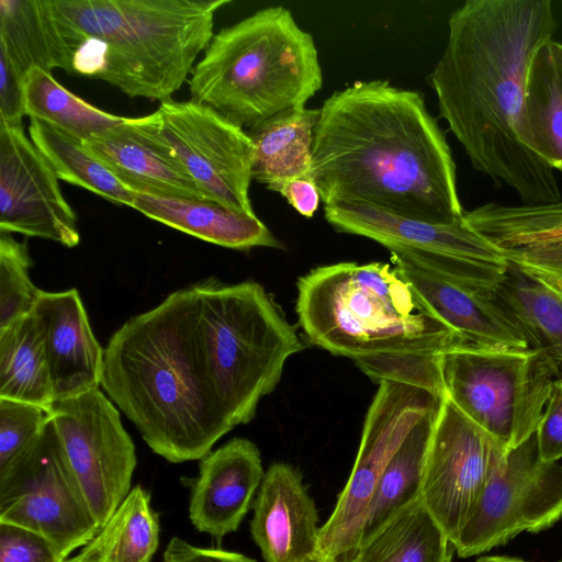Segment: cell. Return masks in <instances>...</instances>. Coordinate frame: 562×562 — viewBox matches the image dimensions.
Here are the masks:
<instances>
[{
  "mask_svg": "<svg viewBox=\"0 0 562 562\" xmlns=\"http://www.w3.org/2000/svg\"><path fill=\"white\" fill-rule=\"evenodd\" d=\"M555 30L550 0H468L450 14L446 47L428 77L472 167L525 205L562 200L554 169L526 146L522 120L530 64Z\"/></svg>",
  "mask_w": 562,
  "mask_h": 562,
  "instance_id": "6da1fadb",
  "label": "cell"
},
{
  "mask_svg": "<svg viewBox=\"0 0 562 562\" xmlns=\"http://www.w3.org/2000/svg\"><path fill=\"white\" fill-rule=\"evenodd\" d=\"M319 111L311 177L324 205L367 204L440 224L463 218L450 146L420 92L360 80Z\"/></svg>",
  "mask_w": 562,
  "mask_h": 562,
  "instance_id": "7a4b0ae2",
  "label": "cell"
},
{
  "mask_svg": "<svg viewBox=\"0 0 562 562\" xmlns=\"http://www.w3.org/2000/svg\"><path fill=\"white\" fill-rule=\"evenodd\" d=\"M189 286L127 319L104 348L101 387L171 463L201 460L227 432L198 366Z\"/></svg>",
  "mask_w": 562,
  "mask_h": 562,
  "instance_id": "3957f363",
  "label": "cell"
},
{
  "mask_svg": "<svg viewBox=\"0 0 562 562\" xmlns=\"http://www.w3.org/2000/svg\"><path fill=\"white\" fill-rule=\"evenodd\" d=\"M296 314L312 345L356 366L398 357H441L467 346L436 317L393 265L337 262L297 280Z\"/></svg>",
  "mask_w": 562,
  "mask_h": 562,
  "instance_id": "277c9868",
  "label": "cell"
},
{
  "mask_svg": "<svg viewBox=\"0 0 562 562\" xmlns=\"http://www.w3.org/2000/svg\"><path fill=\"white\" fill-rule=\"evenodd\" d=\"M189 289L190 336L198 366L231 431L255 417L260 400L280 382L288 359L304 346L258 282L224 283L211 277Z\"/></svg>",
  "mask_w": 562,
  "mask_h": 562,
  "instance_id": "5b68a950",
  "label": "cell"
},
{
  "mask_svg": "<svg viewBox=\"0 0 562 562\" xmlns=\"http://www.w3.org/2000/svg\"><path fill=\"white\" fill-rule=\"evenodd\" d=\"M322 87L314 37L282 5L214 34L189 79L191 100L246 130L305 108Z\"/></svg>",
  "mask_w": 562,
  "mask_h": 562,
  "instance_id": "8992f818",
  "label": "cell"
},
{
  "mask_svg": "<svg viewBox=\"0 0 562 562\" xmlns=\"http://www.w3.org/2000/svg\"><path fill=\"white\" fill-rule=\"evenodd\" d=\"M85 40L106 47L98 77L130 98L165 101L191 76L231 0H50Z\"/></svg>",
  "mask_w": 562,
  "mask_h": 562,
  "instance_id": "52a82bcc",
  "label": "cell"
},
{
  "mask_svg": "<svg viewBox=\"0 0 562 562\" xmlns=\"http://www.w3.org/2000/svg\"><path fill=\"white\" fill-rule=\"evenodd\" d=\"M446 395L508 453L535 435L562 369L535 348H454L440 359Z\"/></svg>",
  "mask_w": 562,
  "mask_h": 562,
  "instance_id": "ba28073f",
  "label": "cell"
},
{
  "mask_svg": "<svg viewBox=\"0 0 562 562\" xmlns=\"http://www.w3.org/2000/svg\"><path fill=\"white\" fill-rule=\"evenodd\" d=\"M0 524L45 538L64 561L100 529L52 416L35 440L0 470Z\"/></svg>",
  "mask_w": 562,
  "mask_h": 562,
  "instance_id": "9c48e42d",
  "label": "cell"
},
{
  "mask_svg": "<svg viewBox=\"0 0 562 562\" xmlns=\"http://www.w3.org/2000/svg\"><path fill=\"white\" fill-rule=\"evenodd\" d=\"M368 408L358 454L336 506L321 527L318 554L334 562H352L375 486L386 464L408 434L443 396L418 384L382 380Z\"/></svg>",
  "mask_w": 562,
  "mask_h": 562,
  "instance_id": "30bf717a",
  "label": "cell"
},
{
  "mask_svg": "<svg viewBox=\"0 0 562 562\" xmlns=\"http://www.w3.org/2000/svg\"><path fill=\"white\" fill-rule=\"evenodd\" d=\"M338 233L372 239L440 276L480 292L505 277L509 261L463 218L448 224L403 217L367 204L324 205Z\"/></svg>",
  "mask_w": 562,
  "mask_h": 562,
  "instance_id": "8fae6325",
  "label": "cell"
},
{
  "mask_svg": "<svg viewBox=\"0 0 562 562\" xmlns=\"http://www.w3.org/2000/svg\"><path fill=\"white\" fill-rule=\"evenodd\" d=\"M562 519V462L540 459L536 435L510 450L486 484L453 548L460 558L485 553L521 532Z\"/></svg>",
  "mask_w": 562,
  "mask_h": 562,
  "instance_id": "7c38bea8",
  "label": "cell"
},
{
  "mask_svg": "<svg viewBox=\"0 0 562 562\" xmlns=\"http://www.w3.org/2000/svg\"><path fill=\"white\" fill-rule=\"evenodd\" d=\"M158 135L209 201L256 215L249 198L255 145L247 131L193 100L160 102Z\"/></svg>",
  "mask_w": 562,
  "mask_h": 562,
  "instance_id": "4fadbf2b",
  "label": "cell"
},
{
  "mask_svg": "<svg viewBox=\"0 0 562 562\" xmlns=\"http://www.w3.org/2000/svg\"><path fill=\"white\" fill-rule=\"evenodd\" d=\"M50 416L69 467L101 528L132 490L135 445L100 389L56 402Z\"/></svg>",
  "mask_w": 562,
  "mask_h": 562,
  "instance_id": "5bb4252c",
  "label": "cell"
},
{
  "mask_svg": "<svg viewBox=\"0 0 562 562\" xmlns=\"http://www.w3.org/2000/svg\"><path fill=\"white\" fill-rule=\"evenodd\" d=\"M506 454L443 396L426 457L420 498L452 544Z\"/></svg>",
  "mask_w": 562,
  "mask_h": 562,
  "instance_id": "9a60e30c",
  "label": "cell"
},
{
  "mask_svg": "<svg viewBox=\"0 0 562 562\" xmlns=\"http://www.w3.org/2000/svg\"><path fill=\"white\" fill-rule=\"evenodd\" d=\"M58 180L22 125L0 123V231L77 246V216Z\"/></svg>",
  "mask_w": 562,
  "mask_h": 562,
  "instance_id": "2e32d148",
  "label": "cell"
},
{
  "mask_svg": "<svg viewBox=\"0 0 562 562\" xmlns=\"http://www.w3.org/2000/svg\"><path fill=\"white\" fill-rule=\"evenodd\" d=\"M82 145L134 194L209 201L158 135L153 113L126 117Z\"/></svg>",
  "mask_w": 562,
  "mask_h": 562,
  "instance_id": "e0dca14e",
  "label": "cell"
},
{
  "mask_svg": "<svg viewBox=\"0 0 562 562\" xmlns=\"http://www.w3.org/2000/svg\"><path fill=\"white\" fill-rule=\"evenodd\" d=\"M258 447L236 437L200 460L189 502L193 527L221 539L236 531L263 480Z\"/></svg>",
  "mask_w": 562,
  "mask_h": 562,
  "instance_id": "ac0fdd59",
  "label": "cell"
},
{
  "mask_svg": "<svg viewBox=\"0 0 562 562\" xmlns=\"http://www.w3.org/2000/svg\"><path fill=\"white\" fill-rule=\"evenodd\" d=\"M318 516L301 473L277 462L269 467L254 502L251 537L266 562H301L318 554Z\"/></svg>",
  "mask_w": 562,
  "mask_h": 562,
  "instance_id": "d6986e66",
  "label": "cell"
},
{
  "mask_svg": "<svg viewBox=\"0 0 562 562\" xmlns=\"http://www.w3.org/2000/svg\"><path fill=\"white\" fill-rule=\"evenodd\" d=\"M33 313L43 328L55 403L99 389L104 349L92 333L79 292L43 291Z\"/></svg>",
  "mask_w": 562,
  "mask_h": 562,
  "instance_id": "ffe728a7",
  "label": "cell"
},
{
  "mask_svg": "<svg viewBox=\"0 0 562 562\" xmlns=\"http://www.w3.org/2000/svg\"><path fill=\"white\" fill-rule=\"evenodd\" d=\"M390 259L428 310L467 346L495 350L530 348L521 333L482 292L456 283L404 256L391 254Z\"/></svg>",
  "mask_w": 562,
  "mask_h": 562,
  "instance_id": "44dd1931",
  "label": "cell"
},
{
  "mask_svg": "<svg viewBox=\"0 0 562 562\" xmlns=\"http://www.w3.org/2000/svg\"><path fill=\"white\" fill-rule=\"evenodd\" d=\"M83 42L50 0H0V53L21 76L33 67L74 74L72 59Z\"/></svg>",
  "mask_w": 562,
  "mask_h": 562,
  "instance_id": "7402d4cb",
  "label": "cell"
},
{
  "mask_svg": "<svg viewBox=\"0 0 562 562\" xmlns=\"http://www.w3.org/2000/svg\"><path fill=\"white\" fill-rule=\"evenodd\" d=\"M131 207L154 221L222 247L237 250L283 247L256 215L215 202L134 194Z\"/></svg>",
  "mask_w": 562,
  "mask_h": 562,
  "instance_id": "603a6c76",
  "label": "cell"
},
{
  "mask_svg": "<svg viewBox=\"0 0 562 562\" xmlns=\"http://www.w3.org/2000/svg\"><path fill=\"white\" fill-rule=\"evenodd\" d=\"M482 294L527 340L562 369V299L509 262L505 277Z\"/></svg>",
  "mask_w": 562,
  "mask_h": 562,
  "instance_id": "cb8c5ba5",
  "label": "cell"
},
{
  "mask_svg": "<svg viewBox=\"0 0 562 562\" xmlns=\"http://www.w3.org/2000/svg\"><path fill=\"white\" fill-rule=\"evenodd\" d=\"M319 114V109H292L247 130L255 145L252 179L270 190L279 183L311 176Z\"/></svg>",
  "mask_w": 562,
  "mask_h": 562,
  "instance_id": "d4e9b609",
  "label": "cell"
},
{
  "mask_svg": "<svg viewBox=\"0 0 562 562\" xmlns=\"http://www.w3.org/2000/svg\"><path fill=\"white\" fill-rule=\"evenodd\" d=\"M0 398L48 409L55 404L43 328L33 312L0 330Z\"/></svg>",
  "mask_w": 562,
  "mask_h": 562,
  "instance_id": "484cf974",
  "label": "cell"
},
{
  "mask_svg": "<svg viewBox=\"0 0 562 562\" xmlns=\"http://www.w3.org/2000/svg\"><path fill=\"white\" fill-rule=\"evenodd\" d=\"M159 535L150 494L135 485L95 536L64 562H150Z\"/></svg>",
  "mask_w": 562,
  "mask_h": 562,
  "instance_id": "4316f807",
  "label": "cell"
},
{
  "mask_svg": "<svg viewBox=\"0 0 562 562\" xmlns=\"http://www.w3.org/2000/svg\"><path fill=\"white\" fill-rule=\"evenodd\" d=\"M453 551L419 498L363 539L352 562H452Z\"/></svg>",
  "mask_w": 562,
  "mask_h": 562,
  "instance_id": "83f0119b",
  "label": "cell"
},
{
  "mask_svg": "<svg viewBox=\"0 0 562 562\" xmlns=\"http://www.w3.org/2000/svg\"><path fill=\"white\" fill-rule=\"evenodd\" d=\"M551 42L539 49L530 64L522 120L526 146L562 172V79Z\"/></svg>",
  "mask_w": 562,
  "mask_h": 562,
  "instance_id": "f1b7e54d",
  "label": "cell"
},
{
  "mask_svg": "<svg viewBox=\"0 0 562 562\" xmlns=\"http://www.w3.org/2000/svg\"><path fill=\"white\" fill-rule=\"evenodd\" d=\"M438 408L415 426L383 470L368 507L361 541L420 498L426 457Z\"/></svg>",
  "mask_w": 562,
  "mask_h": 562,
  "instance_id": "f546056e",
  "label": "cell"
},
{
  "mask_svg": "<svg viewBox=\"0 0 562 562\" xmlns=\"http://www.w3.org/2000/svg\"><path fill=\"white\" fill-rule=\"evenodd\" d=\"M25 114L85 142L122 124L126 117L104 112L75 95L50 72L31 68L24 77Z\"/></svg>",
  "mask_w": 562,
  "mask_h": 562,
  "instance_id": "4dcf8cb0",
  "label": "cell"
},
{
  "mask_svg": "<svg viewBox=\"0 0 562 562\" xmlns=\"http://www.w3.org/2000/svg\"><path fill=\"white\" fill-rule=\"evenodd\" d=\"M29 135L58 179L85 188L115 204L132 205L127 190L82 145V142L37 119H30Z\"/></svg>",
  "mask_w": 562,
  "mask_h": 562,
  "instance_id": "1f68e13d",
  "label": "cell"
},
{
  "mask_svg": "<svg viewBox=\"0 0 562 562\" xmlns=\"http://www.w3.org/2000/svg\"><path fill=\"white\" fill-rule=\"evenodd\" d=\"M463 220L499 251L531 244L562 240V200L551 204L486 203Z\"/></svg>",
  "mask_w": 562,
  "mask_h": 562,
  "instance_id": "d6a6232c",
  "label": "cell"
},
{
  "mask_svg": "<svg viewBox=\"0 0 562 562\" xmlns=\"http://www.w3.org/2000/svg\"><path fill=\"white\" fill-rule=\"evenodd\" d=\"M31 267L26 243L0 231V330L32 313L43 292L31 281Z\"/></svg>",
  "mask_w": 562,
  "mask_h": 562,
  "instance_id": "836d02e7",
  "label": "cell"
},
{
  "mask_svg": "<svg viewBox=\"0 0 562 562\" xmlns=\"http://www.w3.org/2000/svg\"><path fill=\"white\" fill-rule=\"evenodd\" d=\"M49 419L48 408L0 398V470L35 440Z\"/></svg>",
  "mask_w": 562,
  "mask_h": 562,
  "instance_id": "e575fe53",
  "label": "cell"
},
{
  "mask_svg": "<svg viewBox=\"0 0 562 562\" xmlns=\"http://www.w3.org/2000/svg\"><path fill=\"white\" fill-rule=\"evenodd\" d=\"M0 562H64V559L37 533L0 524Z\"/></svg>",
  "mask_w": 562,
  "mask_h": 562,
  "instance_id": "d590c367",
  "label": "cell"
},
{
  "mask_svg": "<svg viewBox=\"0 0 562 562\" xmlns=\"http://www.w3.org/2000/svg\"><path fill=\"white\" fill-rule=\"evenodd\" d=\"M544 462L562 460V373L554 380L540 424L535 432Z\"/></svg>",
  "mask_w": 562,
  "mask_h": 562,
  "instance_id": "8d00e7d4",
  "label": "cell"
},
{
  "mask_svg": "<svg viewBox=\"0 0 562 562\" xmlns=\"http://www.w3.org/2000/svg\"><path fill=\"white\" fill-rule=\"evenodd\" d=\"M24 77L12 66L7 56L0 53V123L22 125L25 114Z\"/></svg>",
  "mask_w": 562,
  "mask_h": 562,
  "instance_id": "74e56055",
  "label": "cell"
},
{
  "mask_svg": "<svg viewBox=\"0 0 562 562\" xmlns=\"http://www.w3.org/2000/svg\"><path fill=\"white\" fill-rule=\"evenodd\" d=\"M515 265H530L562 274V240L519 246L503 251Z\"/></svg>",
  "mask_w": 562,
  "mask_h": 562,
  "instance_id": "f35d334b",
  "label": "cell"
},
{
  "mask_svg": "<svg viewBox=\"0 0 562 562\" xmlns=\"http://www.w3.org/2000/svg\"><path fill=\"white\" fill-rule=\"evenodd\" d=\"M162 561L166 562H256L241 553L202 548L173 537L165 550Z\"/></svg>",
  "mask_w": 562,
  "mask_h": 562,
  "instance_id": "ab89813d",
  "label": "cell"
},
{
  "mask_svg": "<svg viewBox=\"0 0 562 562\" xmlns=\"http://www.w3.org/2000/svg\"><path fill=\"white\" fill-rule=\"evenodd\" d=\"M270 191L281 194L302 216L311 218L318 209L321 196L311 176L279 183Z\"/></svg>",
  "mask_w": 562,
  "mask_h": 562,
  "instance_id": "60d3db41",
  "label": "cell"
},
{
  "mask_svg": "<svg viewBox=\"0 0 562 562\" xmlns=\"http://www.w3.org/2000/svg\"><path fill=\"white\" fill-rule=\"evenodd\" d=\"M106 65L105 45L92 37H87L77 49L72 59L74 72L98 78Z\"/></svg>",
  "mask_w": 562,
  "mask_h": 562,
  "instance_id": "b9f144b4",
  "label": "cell"
},
{
  "mask_svg": "<svg viewBox=\"0 0 562 562\" xmlns=\"http://www.w3.org/2000/svg\"><path fill=\"white\" fill-rule=\"evenodd\" d=\"M515 266L562 299V274L530 265Z\"/></svg>",
  "mask_w": 562,
  "mask_h": 562,
  "instance_id": "7bdbcfd3",
  "label": "cell"
},
{
  "mask_svg": "<svg viewBox=\"0 0 562 562\" xmlns=\"http://www.w3.org/2000/svg\"><path fill=\"white\" fill-rule=\"evenodd\" d=\"M475 562H528L519 558L503 555H485L479 558Z\"/></svg>",
  "mask_w": 562,
  "mask_h": 562,
  "instance_id": "ee69618b",
  "label": "cell"
},
{
  "mask_svg": "<svg viewBox=\"0 0 562 562\" xmlns=\"http://www.w3.org/2000/svg\"><path fill=\"white\" fill-rule=\"evenodd\" d=\"M551 48L553 53V57L555 59V64L558 66L561 79H562V43L552 41Z\"/></svg>",
  "mask_w": 562,
  "mask_h": 562,
  "instance_id": "f6af8a7d",
  "label": "cell"
},
{
  "mask_svg": "<svg viewBox=\"0 0 562 562\" xmlns=\"http://www.w3.org/2000/svg\"><path fill=\"white\" fill-rule=\"evenodd\" d=\"M301 562H334V561L326 559L319 554H316V555H314L307 560L301 561Z\"/></svg>",
  "mask_w": 562,
  "mask_h": 562,
  "instance_id": "bcb514c9",
  "label": "cell"
},
{
  "mask_svg": "<svg viewBox=\"0 0 562 562\" xmlns=\"http://www.w3.org/2000/svg\"><path fill=\"white\" fill-rule=\"evenodd\" d=\"M559 562H562V559Z\"/></svg>",
  "mask_w": 562,
  "mask_h": 562,
  "instance_id": "7dc6e473",
  "label": "cell"
},
{
  "mask_svg": "<svg viewBox=\"0 0 562 562\" xmlns=\"http://www.w3.org/2000/svg\"><path fill=\"white\" fill-rule=\"evenodd\" d=\"M162 562H166V561H162Z\"/></svg>",
  "mask_w": 562,
  "mask_h": 562,
  "instance_id": "c3c4849f",
  "label": "cell"
}]
</instances>
